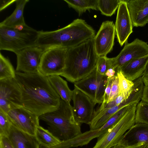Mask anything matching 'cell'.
Here are the masks:
<instances>
[{"label": "cell", "mask_w": 148, "mask_h": 148, "mask_svg": "<svg viewBox=\"0 0 148 148\" xmlns=\"http://www.w3.org/2000/svg\"><path fill=\"white\" fill-rule=\"evenodd\" d=\"M118 41L122 46L127 41L133 31V25L129 12L126 0H121L118 8L115 24Z\"/></svg>", "instance_id": "15"}, {"label": "cell", "mask_w": 148, "mask_h": 148, "mask_svg": "<svg viewBox=\"0 0 148 148\" xmlns=\"http://www.w3.org/2000/svg\"><path fill=\"white\" fill-rule=\"evenodd\" d=\"M137 104L131 106L117 122L97 137V142L92 148H110L120 143L126 132L135 123Z\"/></svg>", "instance_id": "6"}, {"label": "cell", "mask_w": 148, "mask_h": 148, "mask_svg": "<svg viewBox=\"0 0 148 148\" xmlns=\"http://www.w3.org/2000/svg\"><path fill=\"white\" fill-rule=\"evenodd\" d=\"M15 78L20 88L24 108L39 117L59 107L61 98L48 77L39 71L31 73L16 72Z\"/></svg>", "instance_id": "1"}, {"label": "cell", "mask_w": 148, "mask_h": 148, "mask_svg": "<svg viewBox=\"0 0 148 148\" xmlns=\"http://www.w3.org/2000/svg\"><path fill=\"white\" fill-rule=\"evenodd\" d=\"M16 72L9 60L0 53V80L15 78Z\"/></svg>", "instance_id": "28"}, {"label": "cell", "mask_w": 148, "mask_h": 148, "mask_svg": "<svg viewBox=\"0 0 148 148\" xmlns=\"http://www.w3.org/2000/svg\"><path fill=\"white\" fill-rule=\"evenodd\" d=\"M143 76H148V62L147 64L144 75Z\"/></svg>", "instance_id": "42"}, {"label": "cell", "mask_w": 148, "mask_h": 148, "mask_svg": "<svg viewBox=\"0 0 148 148\" xmlns=\"http://www.w3.org/2000/svg\"><path fill=\"white\" fill-rule=\"evenodd\" d=\"M29 0H16V8L9 16L1 22L0 26L14 28L26 24L23 15L25 6Z\"/></svg>", "instance_id": "21"}, {"label": "cell", "mask_w": 148, "mask_h": 148, "mask_svg": "<svg viewBox=\"0 0 148 148\" xmlns=\"http://www.w3.org/2000/svg\"><path fill=\"white\" fill-rule=\"evenodd\" d=\"M41 146H51L61 141L53 136L48 130L39 126L36 129L34 135Z\"/></svg>", "instance_id": "24"}, {"label": "cell", "mask_w": 148, "mask_h": 148, "mask_svg": "<svg viewBox=\"0 0 148 148\" xmlns=\"http://www.w3.org/2000/svg\"></svg>", "instance_id": "43"}, {"label": "cell", "mask_w": 148, "mask_h": 148, "mask_svg": "<svg viewBox=\"0 0 148 148\" xmlns=\"http://www.w3.org/2000/svg\"><path fill=\"white\" fill-rule=\"evenodd\" d=\"M110 148H130L127 147L125 145L122 141L119 143L115 145Z\"/></svg>", "instance_id": "39"}, {"label": "cell", "mask_w": 148, "mask_h": 148, "mask_svg": "<svg viewBox=\"0 0 148 148\" xmlns=\"http://www.w3.org/2000/svg\"><path fill=\"white\" fill-rule=\"evenodd\" d=\"M96 68L101 75H105L108 69L113 68L112 58H108L106 56L99 57Z\"/></svg>", "instance_id": "30"}, {"label": "cell", "mask_w": 148, "mask_h": 148, "mask_svg": "<svg viewBox=\"0 0 148 148\" xmlns=\"http://www.w3.org/2000/svg\"><path fill=\"white\" fill-rule=\"evenodd\" d=\"M141 100L148 103V86H144Z\"/></svg>", "instance_id": "38"}, {"label": "cell", "mask_w": 148, "mask_h": 148, "mask_svg": "<svg viewBox=\"0 0 148 148\" xmlns=\"http://www.w3.org/2000/svg\"><path fill=\"white\" fill-rule=\"evenodd\" d=\"M137 123L148 124V103L142 100L136 106L135 123Z\"/></svg>", "instance_id": "29"}, {"label": "cell", "mask_w": 148, "mask_h": 148, "mask_svg": "<svg viewBox=\"0 0 148 148\" xmlns=\"http://www.w3.org/2000/svg\"><path fill=\"white\" fill-rule=\"evenodd\" d=\"M0 148H14L8 137L0 135Z\"/></svg>", "instance_id": "35"}, {"label": "cell", "mask_w": 148, "mask_h": 148, "mask_svg": "<svg viewBox=\"0 0 148 148\" xmlns=\"http://www.w3.org/2000/svg\"><path fill=\"white\" fill-rule=\"evenodd\" d=\"M8 137L14 148H40V144L34 135L21 131L12 124Z\"/></svg>", "instance_id": "18"}, {"label": "cell", "mask_w": 148, "mask_h": 148, "mask_svg": "<svg viewBox=\"0 0 148 148\" xmlns=\"http://www.w3.org/2000/svg\"><path fill=\"white\" fill-rule=\"evenodd\" d=\"M121 0H98V9L101 13L111 16L118 8Z\"/></svg>", "instance_id": "27"}, {"label": "cell", "mask_w": 148, "mask_h": 148, "mask_svg": "<svg viewBox=\"0 0 148 148\" xmlns=\"http://www.w3.org/2000/svg\"><path fill=\"white\" fill-rule=\"evenodd\" d=\"M67 50L59 47L45 49L40 60L39 71L47 77L60 76L64 68Z\"/></svg>", "instance_id": "8"}, {"label": "cell", "mask_w": 148, "mask_h": 148, "mask_svg": "<svg viewBox=\"0 0 148 148\" xmlns=\"http://www.w3.org/2000/svg\"><path fill=\"white\" fill-rule=\"evenodd\" d=\"M116 72L119 79V95H122L126 101L133 90L134 83L126 78L120 70H117Z\"/></svg>", "instance_id": "26"}, {"label": "cell", "mask_w": 148, "mask_h": 148, "mask_svg": "<svg viewBox=\"0 0 148 148\" xmlns=\"http://www.w3.org/2000/svg\"><path fill=\"white\" fill-rule=\"evenodd\" d=\"M7 115L12 125L21 131L35 135L39 126V117L23 107L9 111Z\"/></svg>", "instance_id": "14"}, {"label": "cell", "mask_w": 148, "mask_h": 148, "mask_svg": "<svg viewBox=\"0 0 148 148\" xmlns=\"http://www.w3.org/2000/svg\"><path fill=\"white\" fill-rule=\"evenodd\" d=\"M126 1L133 26H145L148 22V0Z\"/></svg>", "instance_id": "16"}, {"label": "cell", "mask_w": 148, "mask_h": 148, "mask_svg": "<svg viewBox=\"0 0 148 148\" xmlns=\"http://www.w3.org/2000/svg\"><path fill=\"white\" fill-rule=\"evenodd\" d=\"M38 31L27 25L14 28L0 26V50L16 53L24 48L36 46Z\"/></svg>", "instance_id": "5"}, {"label": "cell", "mask_w": 148, "mask_h": 148, "mask_svg": "<svg viewBox=\"0 0 148 148\" xmlns=\"http://www.w3.org/2000/svg\"><path fill=\"white\" fill-rule=\"evenodd\" d=\"M114 77L108 78L105 91L103 101L102 103H106L108 102L111 92L112 84Z\"/></svg>", "instance_id": "34"}, {"label": "cell", "mask_w": 148, "mask_h": 148, "mask_svg": "<svg viewBox=\"0 0 148 148\" xmlns=\"http://www.w3.org/2000/svg\"><path fill=\"white\" fill-rule=\"evenodd\" d=\"M148 55V44L138 38L132 42L127 41L119 53L112 58L113 68L116 71L128 61Z\"/></svg>", "instance_id": "12"}, {"label": "cell", "mask_w": 148, "mask_h": 148, "mask_svg": "<svg viewBox=\"0 0 148 148\" xmlns=\"http://www.w3.org/2000/svg\"><path fill=\"white\" fill-rule=\"evenodd\" d=\"M45 49L36 46L21 49L16 54V72L31 73L39 71L41 56Z\"/></svg>", "instance_id": "11"}, {"label": "cell", "mask_w": 148, "mask_h": 148, "mask_svg": "<svg viewBox=\"0 0 148 148\" xmlns=\"http://www.w3.org/2000/svg\"><path fill=\"white\" fill-rule=\"evenodd\" d=\"M116 70L113 68H110L106 71L105 75L108 78H111L114 77L116 75Z\"/></svg>", "instance_id": "37"}, {"label": "cell", "mask_w": 148, "mask_h": 148, "mask_svg": "<svg viewBox=\"0 0 148 148\" xmlns=\"http://www.w3.org/2000/svg\"><path fill=\"white\" fill-rule=\"evenodd\" d=\"M103 133L104 132L100 129L90 130L73 138L72 143L75 147L82 146L88 144L93 139L98 137Z\"/></svg>", "instance_id": "25"}, {"label": "cell", "mask_w": 148, "mask_h": 148, "mask_svg": "<svg viewBox=\"0 0 148 148\" xmlns=\"http://www.w3.org/2000/svg\"><path fill=\"white\" fill-rule=\"evenodd\" d=\"M116 34L113 21H108L102 23L93 38L95 51L99 57L106 56L112 50Z\"/></svg>", "instance_id": "13"}, {"label": "cell", "mask_w": 148, "mask_h": 148, "mask_svg": "<svg viewBox=\"0 0 148 148\" xmlns=\"http://www.w3.org/2000/svg\"><path fill=\"white\" fill-rule=\"evenodd\" d=\"M48 77L51 85L61 99L70 103L72 100L73 92L69 88L67 82L59 75L49 76Z\"/></svg>", "instance_id": "22"}, {"label": "cell", "mask_w": 148, "mask_h": 148, "mask_svg": "<svg viewBox=\"0 0 148 148\" xmlns=\"http://www.w3.org/2000/svg\"><path fill=\"white\" fill-rule=\"evenodd\" d=\"M121 141L128 147L148 144V124L135 123L125 133Z\"/></svg>", "instance_id": "17"}, {"label": "cell", "mask_w": 148, "mask_h": 148, "mask_svg": "<svg viewBox=\"0 0 148 148\" xmlns=\"http://www.w3.org/2000/svg\"><path fill=\"white\" fill-rule=\"evenodd\" d=\"M12 124L7 114L0 109V135L8 137Z\"/></svg>", "instance_id": "31"}, {"label": "cell", "mask_w": 148, "mask_h": 148, "mask_svg": "<svg viewBox=\"0 0 148 148\" xmlns=\"http://www.w3.org/2000/svg\"><path fill=\"white\" fill-rule=\"evenodd\" d=\"M130 147V148H148V144H142Z\"/></svg>", "instance_id": "40"}, {"label": "cell", "mask_w": 148, "mask_h": 148, "mask_svg": "<svg viewBox=\"0 0 148 148\" xmlns=\"http://www.w3.org/2000/svg\"><path fill=\"white\" fill-rule=\"evenodd\" d=\"M142 77L145 86H148V76H143Z\"/></svg>", "instance_id": "41"}, {"label": "cell", "mask_w": 148, "mask_h": 148, "mask_svg": "<svg viewBox=\"0 0 148 148\" xmlns=\"http://www.w3.org/2000/svg\"><path fill=\"white\" fill-rule=\"evenodd\" d=\"M48 125V130L61 141L71 139L82 133L81 124L75 119L70 103L61 99L60 106L53 111L39 116Z\"/></svg>", "instance_id": "4"}, {"label": "cell", "mask_w": 148, "mask_h": 148, "mask_svg": "<svg viewBox=\"0 0 148 148\" xmlns=\"http://www.w3.org/2000/svg\"><path fill=\"white\" fill-rule=\"evenodd\" d=\"M98 58L93 38L67 49L64 68L60 76L74 83L88 76L95 69Z\"/></svg>", "instance_id": "3"}, {"label": "cell", "mask_w": 148, "mask_h": 148, "mask_svg": "<svg viewBox=\"0 0 148 148\" xmlns=\"http://www.w3.org/2000/svg\"><path fill=\"white\" fill-rule=\"evenodd\" d=\"M69 7L74 9L81 15L86 10H97L98 0H64Z\"/></svg>", "instance_id": "23"}, {"label": "cell", "mask_w": 148, "mask_h": 148, "mask_svg": "<svg viewBox=\"0 0 148 148\" xmlns=\"http://www.w3.org/2000/svg\"><path fill=\"white\" fill-rule=\"evenodd\" d=\"M36 46L45 49L59 47L68 49L75 47L95 35L93 29L83 19H77L60 29L38 31Z\"/></svg>", "instance_id": "2"}, {"label": "cell", "mask_w": 148, "mask_h": 148, "mask_svg": "<svg viewBox=\"0 0 148 148\" xmlns=\"http://www.w3.org/2000/svg\"><path fill=\"white\" fill-rule=\"evenodd\" d=\"M124 100L123 97L121 95H119L114 100L106 103H102L99 108L96 111H99L105 109L111 108L117 106L121 104Z\"/></svg>", "instance_id": "32"}, {"label": "cell", "mask_w": 148, "mask_h": 148, "mask_svg": "<svg viewBox=\"0 0 148 148\" xmlns=\"http://www.w3.org/2000/svg\"><path fill=\"white\" fill-rule=\"evenodd\" d=\"M16 0H0V11L4 10L8 6L14 2H15Z\"/></svg>", "instance_id": "36"}, {"label": "cell", "mask_w": 148, "mask_h": 148, "mask_svg": "<svg viewBox=\"0 0 148 148\" xmlns=\"http://www.w3.org/2000/svg\"><path fill=\"white\" fill-rule=\"evenodd\" d=\"M130 105L128 101L124 100L119 105L113 108L99 111L95 110L92 119L89 125L90 130L99 129L119 110L124 106Z\"/></svg>", "instance_id": "20"}, {"label": "cell", "mask_w": 148, "mask_h": 148, "mask_svg": "<svg viewBox=\"0 0 148 148\" xmlns=\"http://www.w3.org/2000/svg\"><path fill=\"white\" fill-rule=\"evenodd\" d=\"M72 100L75 118L78 123L90 125L93 118L96 104L88 96L74 87Z\"/></svg>", "instance_id": "10"}, {"label": "cell", "mask_w": 148, "mask_h": 148, "mask_svg": "<svg viewBox=\"0 0 148 148\" xmlns=\"http://www.w3.org/2000/svg\"><path fill=\"white\" fill-rule=\"evenodd\" d=\"M119 95V79L116 73L113 78L111 92L108 102L115 99Z\"/></svg>", "instance_id": "33"}, {"label": "cell", "mask_w": 148, "mask_h": 148, "mask_svg": "<svg viewBox=\"0 0 148 148\" xmlns=\"http://www.w3.org/2000/svg\"><path fill=\"white\" fill-rule=\"evenodd\" d=\"M22 107L21 90L15 78L0 80V109L7 114Z\"/></svg>", "instance_id": "9"}, {"label": "cell", "mask_w": 148, "mask_h": 148, "mask_svg": "<svg viewBox=\"0 0 148 148\" xmlns=\"http://www.w3.org/2000/svg\"><path fill=\"white\" fill-rule=\"evenodd\" d=\"M108 78L105 75H101L96 68L88 76L74 83V87L88 96L96 104H101Z\"/></svg>", "instance_id": "7"}, {"label": "cell", "mask_w": 148, "mask_h": 148, "mask_svg": "<svg viewBox=\"0 0 148 148\" xmlns=\"http://www.w3.org/2000/svg\"><path fill=\"white\" fill-rule=\"evenodd\" d=\"M148 62V55L132 60L118 69L121 71L126 78L134 81L144 75Z\"/></svg>", "instance_id": "19"}]
</instances>
